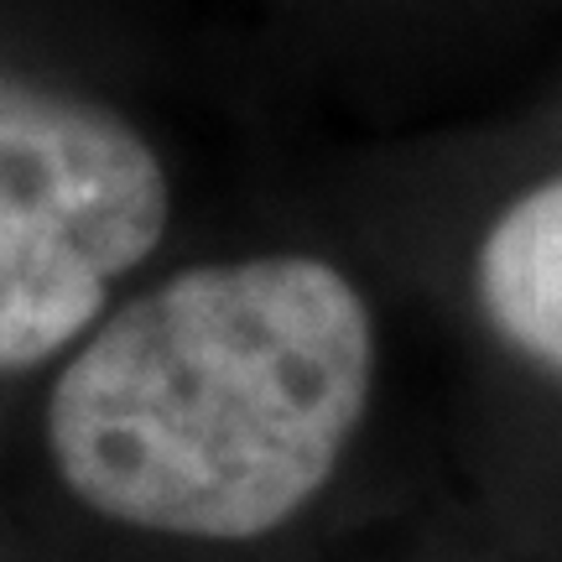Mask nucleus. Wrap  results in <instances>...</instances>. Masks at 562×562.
I'll use <instances>...</instances> for the list:
<instances>
[{
    "label": "nucleus",
    "mask_w": 562,
    "mask_h": 562,
    "mask_svg": "<svg viewBox=\"0 0 562 562\" xmlns=\"http://www.w3.org/2000/svg\"><path fill=\"white\" fill-rule=\"evenodd\" d=\"M370 381L375 323L339 266H193L79 344L47 396V453L104 521L256 542L334 480Z\"/></svg>",
    "instance_id": "f257e3e1"
},
{
    "label": "nucleus",
    "mask_w": 562,
    "mask_h": 562,
    "mask_svg": "<svg viewBox=\"0 0 562 562\" xmlns=\"http://www.w3.org/2000/svg\"><path fill=\"white\" fill-rule=\"evenodd\" d=\"M167 209V172L131 125L0 74V370L89 334Z\"/></svg>",
    "instance_id": "f03ea898"
},
{
    "label": "nucleus",
    "mask_w": 562,
    "mask_h": 562,
    "mask_svg": "<svg viewBox=\"0 0 562 562\" xmlns=\"http://www.w3.org/2000/svg\"><path fill=\"white\" fill-rule=\"evenodd\" d=\"M480 302L521 355L562 370V178L531 188L490 224Z\"/></svg>",
    "instance_id": "7ed1b4c3"
}]
</instances>
